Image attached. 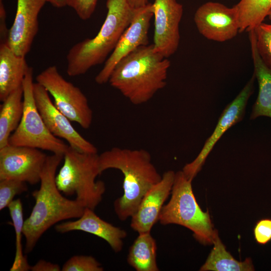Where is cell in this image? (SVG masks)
Masks as SVG:
<instances>
[{"label": "cell", "instance_id": "3957f363", "mask_svg": "<svg viewBox=\"0 0 271 271\" xmlns=\"http://www.w3.org/2000/svg\"><path fill=\"white\" fill-rule=\"evenodd\" d=\"M99 165L101 174L114 169L123 175V195L113 203L114 212L121 221L131 218L146 193L162 177L144 149L113 147L99 155Z\"/></svg>", "mask_w": 271, "mask_h": 271}, {"label": "cell", "instance_id": "8992f818", "mask_svg": "<svg viewBox=\"0 0 271 271\" xmlns=\"http://www.w3.org/2000/svg\"><path fill=\"white\" fill-rule=\"evenodd\" d=\"M192 181L182 171L175 173L171 198L163 206L159 221L164 225L174 224L185 227L193 232L200 243L211 245L218 232L214 228L209 211H202L198 204Z\"/></svg>", "mask_w": 271, "mask_h": 271}, {"label": "cell", "instance_id": "cb8c5ba5", "mask_svg": "<svg viewBox=\"0 0 271 271\" xmlns=\"http://www.w3.org/2000/svg\"><path fill=\"white\" fill-rule=\"evenodd\" d=\"M10 215L16 235V253L10 271H28L31 266L27 257L23 254L22 244L23 230L24 224L23 209L20 199L14 200L8 206Z\"/></svg>", "mask_w": 271, "mask_h": 271}, {"label": "cell", "instance_id": "4fadbf2b", "mask_svg": "<svg viewBox=\"0 0 271 271\" xmlns=\"http://www.w3.org/2000/svg\"><path fill=\"white\" fill-rule=\"evenodd\" d=\"M154 16V47L168 58L177 50L180 36L179 25L183 6L176 0H155L152 4Z\"/></svg>", "mask_w": 271, "mask_h": 271}, {"label": "cell", "instance_id": "2e32d148", "mask_svg": "<svg viewBox=\"0 0 271 271\" xmlns=\"http://www.w3.org/2000/svg\"><path fill=\"white\" fill-rule=\"evenodd\" d=\"M175 176L173 171H166L161 180L144 195L131 217L130 227L138 233L151 232L154 224L159 221L164 203L171 193Z\"/></svg>", "mask_w": 271, "mask_h": 271}, {"label": "cell", "instance_id": "7c38bea8", "mask_svg": "<svg viewBox=\"0 0 271 271\" xmlns=\"http://www.w3.org/2000/svg\"><path fill=\"white\" fill-rule=\"evenodd\" d=\"M194 20L200 34L210 40L224 42L239 32L238 13L234 6L229 8L218 2H206L197 9Z\"/></svg>", "mask_w": 271, "mask_h": 271}, {"label": "cell", "instance_id": "30bf717a", "mask_svg": "<svg viewBox=\"0 0 271 271\" xmlns=\"http://www.w3.org/2000/svg\"><path fill=\"white\" fill-rule=\"evenodd\" d=\"M153 16L152 3L135 9L130 25L105 61L102 69L96 76L95 81L97 84H103L108 82L112 70L123 58L140 46L149 44L148 33L150 21Z\"/></svg>", "mask_w": 271, "mask_h": 271}, {"label": "cell", "instance_id": "ac0fdd59", "mask_svg": "<svg viewBox=\"0 0 271 271\" xmlns=\"http://www.w3.org/2000/svg\"><path fill=\"white\" fill-rule=\"evenodd\" d=\"M25 57L16 54L7 43L0 44V100L22 86L29 68Z\"/></svg>", "mask_w": 271, "mask_h": 271}, {"label": "cell", "instance_id": "603a6c76", "mask_svg": "<svg viewBox=\"0 0 271 271\" xmlns=\"http://www.w3.org/2000/svg\"><path fill=\"white\" fill-rule=\"evenodd\" d=\"M234 6L238 13L239 33L249 32L267 17L271 11V0H240Z\"/></svg>", "mask_w": 271, "mask_h": 271}, {"label": "cell", "instance_id": "9c48e42d", "mask_svg": "<svg viewBox=\"0 0 271 271\" xmlns=\"http://www.w3.org/2000/svg\"><path fill=\"white\" fill-rule=\"evenodd\" d=\"M47 157L40 149L9 144L0 149V180L35 185L40 182Z\"/></svg>", "mask_w": 271, "mask_h": 271}, {"label": "cell", "instance_id": "d6a6232c", "mask_svg": "<svg viewBox=\"0 0 271 271\" xmlns=\"http://www.w3.org/2000/svg\"><path fill=\"white\" fill-rule=\"evenodd\" d=\"M69 0H47V2L55 8H61L68 5Z\"/></svg>", "mask_w": 271, "mask_h": 271}, {"label": "cell", "instance_id": "8fae6325", "mask_svg": "<svg viewBox=\"0 0 271 271\" xmlns=\"http://www.w3.org/2000/svg\"><path fill=\"white\" fill-rule=\"evenodd\" d=\"M33 95L37 107L52 134L65 140L70 147L79 152L97 153V148L75 129L71 121L52 101L48 91L37 82L33 84Z\"/></svg>", "mask_w": 271, "mask_h": 271}, {"label": "cell", "instance_id": "ba28073f", "mask_svg": "<svg viewBox=\"0 0 271 271\" xmlns=\"http://www.w3.org/2000/svg\"><path fill=\"white\" fill-rule=\"evenodd\" d=\"M53 97L56 107L71 121L83 128H89L92 122L93 111L81 89L66 80L55 65L50 66L36 77Z\"/></svg>", "mask_w": 271, "mask_h": 271}, {"label": "cell", "instance_id": "ffe728a7", "mask_svg": "<svg viewBox=\"0 0 271 271\" xmlns=\"http://www.w3.org/2000/svg\"><path fill=\"white\" fill-rule=\"evenodd\" d=\"M24 110L22 86L3 101L0 110V149L9 144L11 135L18 127Z\"/></svg>", "mask_w": 271, "mask_h": 271}, {"label": "cell", "instance_id": "5bb4252c", "mask_svg": "<svg viewBox=\"0 0 271 271\" xmlns=\"http://www.w3.org/2000/svg\"><path fill=\"white\" fill-rule=\"evenodd\" d=\"M255 78L253 73L251 78L238 95L225 107L212 134L207 140L197 157L184 167L182 171L187 178L193 180L201 169L214 145L223 133L232 125L242 120L248 100L253 92Z\"/></svg>", "mask_w": 271, "mask_h": 271}, {"label": "cell", "instance_id": "4316f807", "mask_svg": "<svg viewBox=\"0 0 271 271\" xmlns=\"http://www.w3.org/2000/svg\"><path fill=\"white\" fill-rule=\"evenodd\" d=\"M101 264L90 255H74L63 264L62 271H103Z\"/></svg>", "mask_w": 271, "mask_h": 271}, {"label": "cell", "instance_id": "d4e9b609", "mask_svg": "<svg viewBox=\"0 0 271 271\" xmlns=\"http://www.w3.org/2000/svg\"><path fill=\"white\" fill-rule=\"evenodd\" d=\"M253 30L258 53L264 64L271 70V25L262 22Z\"/></svg>", "mask_w": 271, "mask_h": 271}, {"label": "cell", "instance_id": "83f0119b", "mask_svg": "<svg viewBox=\"0 0 271 271\" xmlns=\"http://www.w3.org/2000/svg\"><path fill=\"white\" fill-rule=\"evenodd\" d=\"M98 0H69L68 6L72 8L81 20L89 19L93 14Z\"/></svg>", "mask_w": 271, "mask_h": 271}, {"label": "cell", "instance_id": "7a4b0ae2", "mask_svg": "<svg viewBox=\"0 0 271 271\" xmlns=\"http://www.w3.org/2000/svg\"><path fill=\"white\" fill-rule=\"evenodd\" d=\"M170 65L153 44L141 46L116 65L108 82L133 104L141 105L165 87Z\"/></svg>", "mask_w": 271, "mask_h": 271}, {"label": "cell", "instance_id": "f546056e", "mask_svg": "<svg viewBox=\"0 0 271 271\" xmlns=\"http://www.w3.org/2000/svg\"><path fill=\"white\" fill-rule=\"evenodd\" d=\"M9 31L6 25V11L3 0H0V42L6 43L8 39Z\"/></svg>", "mask_w": 271, "mask_h": 271}, {"label": "cell", "instance_id": "52a82bcc", "mask_svg": "<svg viewBox=\"0 0 271 271\" xmlns=\"http://www.w3.org/2000/svg\"><path fill=\"white\" fill-rule=\"evenodd\" d=\"M33 69L30 67L22 84L24 110L21 120L9 144L64 154L69 146L52 134L37 107L33 95Z\"/></svg>", "mask_w": 271, "mask_h": 271}, {"label": "cell", "instance_id": "1f68e13d", "mask_svg": "<svg viewBox=\"0 0 271 271\" xmlns=\"http://www.w3.org/2000/svg\"><path fill=\"white\" fill-rule=\"evenodd\" d=\"M129 5L133 9L139 8L148 5L149 0H127Z\"/></svg>", "mask_w": 271, "mask_h": 271}, {"label": "cell", "instance_id": "f1b7e54d", "mask_svg": "<svg viewBox=\"0 0 271 271\" xmlns=\"http://www.w3.org/2000/svg\"><path fill=\"white\" fill-rule=\"evenodd\" d=\"M254 238L259 244L264 245L271 240V219L258 220L253 229Z\"/></svg>", "mask_w": 271, "mask_h": 271}, {"label": "cell", "instance_id": "4dcf8cb0", "mask_svg": "<svg viewBox=\"0 0 271 271\" xmlns=\"http://www.w3.org/2000/svg\"><path fill=\"white\" fill-rule=\"evenodd\" d=\"M32 271H60V266L58 264L53 263L44 259L39 260L34 265L31 266Z\"/></svg>", "mask_w": 271, "mask_h": 271}, {"label": "cell", "instance_id": "5b68a950", "mask_svg": "<svg viewBox=\"0 0 271 271\" xmlns=\"http://www.w3.org/2000/svg\"><path fill=\"white\" fill-rule=\"evenodd\" d=\"M64 162L56 175L59 191L75 199L85 208L94 210L99 204L105 191L103 181H96L101 174L97 153L79 152L69 146L64 154Z\"/></svg>", "mask_w": 271, "mask_h": 271}, {"label": "cell", "instance_id": "9a60e30c", "mask_svg": "<svg viewBox=\"0 0 271 271\" xmlns=\"http://www.w3.org/2000/svg\"><path fill=\"white\" fill-rule=\"evenodd\" d=\"M47 0H17L7 44L17 55L26 57L39 30L38 16Z\"/></svg>", "mask_w": 271, "mask_h": 271}, {"label": "cell", "instance_id": "6da1fadb", "mask_svg": "<svg viewBox=\"0 0 271 271\" xmlns=\"http://www.w3.org/2000/svg\"><path fill=\"white\" fill-rule=\"evenodd\" d=\"M64 155L47 156L42 171L40 186L32 193L35 204L25 220L23 233L25 238V253H30L43 234L59 222L78 218L85 207L76 199L62 195L56 184V171Z\"/></svg>", "mask_w": 271, "mask_h": 271}, {"label": "cell", "instance_id": "e0dca14e", "mask_svg": "<svg viewBox=\"0 0 271 271\" xmlns=\"http://www.w3.org/2000/svg\"><path fill=\"white\" fill-rule=\"evenodd\" d=\"M55 229L60 233L82 231L93 234L107 242L115 252L122 250L123 240L127 235L124 230L102 220L94 213V210L88 208H85L78 219L57 224Z\"/></svg>", "mask_w": 271, "mask_h": 271}, {"label": "cell", "instance_id": "484cf974", "mask_svg": "<svg viewBox=\"0 0 271 271\" xmlns=\"http://www.w3.org/2000/svg\"><path fill=\"white\" fill-rule=\"evenodd\" d=\"M27 183L15 179L0 180V210L8 207L17 195L28 190Z\"/></svg>", "mask_w": 271, "mask_h": 271}, {"label": "cell", "instance_id": "44dd1931", "mask_svg": "<svg viewBox=\"0 0 271 271\" xmlns=\"http://www.w3.org/2000/svg\"><path fill=\"white\" fill-rule=\"evenodd\" d=\"M157 243L151 232L139 233L129 249L128 263L137 271H159Z\"/></svg>", "mask_w": 271, "mask_h": 271}, {"label": "cell", "instance_id": "7402d4cb", "mask_svg": "<svg viewBox=\"0 0 271 271\" xmlns=\"http://www.w3.org/2000/svg\"><path fill=\"white\" fill-rule=\"evenodd\" d=\"M213 247L211 250L200 271H252L254 268L250 257L244 261L235 259L226 249L217 233L213 242Z\"/></svg>", "mask_w": 271, "mask_h": 271}, {"label": "cell", "instance_id": "277c9868", "mask_svg": "<svg viewBox=\"0 0 271 271\" xmlns=\"http://www.w3.org/2000/svg\"><path fill=\"white\" fill-rule=\"evenodd\" d=\"M106 6V16L97 34L78 42L69 50L66 56L68 76L83 75L105 61L130 25L135 9L127 0H107Z\"/></svg>", "mask_w": 271, "mask_h": 271}, {"label": "cell", "instance_id": "836d02e7", "mask_svg": "<svg viewBox=\"0 0 271 271\" xmlns=\"http://www.w3.org/2000/svg\"><path fill=\"white\" fill-rule=\"evenodd\" d=\"M267 17H268V19L271 21V11L268 14Z\"/></svg>", "mask_w": 271, "mask_h": 271}, {"label": "cell", "instance_id": "d6986e66", "mask_svg": "<svg viewBox=\"0 0 271 271\" xmlns=\"http://www.w3.org/2000/svg\"><path fill=\"white\" fill-rule=\"evenodd\" d=\"M249 32L254 74L258 84V93L252 106L250 119L264 116L271 118V70L262 61L256 48L253 30Z\"/></svg>", "mask_w": 271, "mask_h": 271}]
</instances>
